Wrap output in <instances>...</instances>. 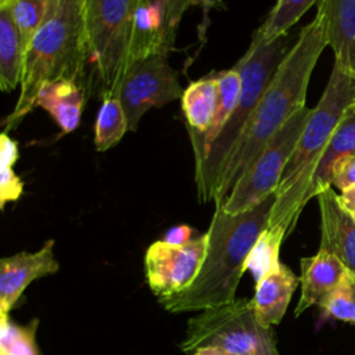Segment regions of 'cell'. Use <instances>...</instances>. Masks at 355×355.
Instances as JSON below:
<instances>
[{
    "label": "cell",
    "instance_id": "cell-1",
    "mask_svg": "<svg viewBox=\"0 0 355 355\" xmlns=\"http://www.w3.org/2000/svg\"><path fill=\"white\" fill-rule=\"evenodd\" d=\"M326 46L329 44L324 21L316 12L315 18L301 28L254 108L219 178L214 204L226 200L234 183L255 161L269 140L297 111L306 107L309 79Z\"/></svg>",
    "mask_w": 355,
    "mask_h": 355
},
{
    "label": "cell",
    "instance_id": "cell-2",
    "mask_svg": "<svg viewBox=\"0 0 355 355\" xmlns=\"http://www.w3.org/2000/svg\"><path fill=\"white\" fill-rule=\"evenodd\" d=\"M275 194L257 207L227 214L222 202L215 204L204 261L194 282L182 293L158 300L165 311L184 313L204 311L233 301L248 258L266 229Z\"/></svg>",
    "mask_w": 355,
    "mask_h": 355
},
{
    "label": "cell",
    "instance_id": "cell-3",
    "mask_svg": "<svg viewBox=\"0 0 355 355\" xmlns=\"http://www.w3.org/2000/svg\"><path fill=\"white\" fill-rule=\"evenodd\" d=\"M355 101V76L333 65L324 92L300 136L275 193L266 230L284 240L311 200L318 164L347 108Z\"/></svg>",
    "mask_w": 355,
    "mask_h": 355
},
{
    "label": "cell",
    "instance_id": "cell-4",
    "mask_svg": "<svg viewBox=\"0 0 355 355\" xmlns=\"http://www.w3.org/2000/svg\"><path fill=\"white\" fill-rule=\"evenodd\" d=\"M87 62L83 0H51L47 15L33 36L24 60L21 90L4 132L15 129L36 107L40 87L51 80H76Z\"/></svg>",
    "mask_w": 355,
    "mask_h": 355
},
{
    "label": "cell",
    "instance_id": "cell-5",
    "mask_svg": "<svg viewBox=\"0 0 355 355\" xmlns=\"http://www.w3.org/2000/svg\"><path fill=\"white\" fill-rule=\"evenodd\" d=\"M290 49V39L286 35L269 44H250L244 55L236 62L241 75V94L237 107L202 159L194 164L197 193L201 202L214 201L223 168L240 140L261 96Z\"/></svg>",
    "mask_w": 355,
    "mask_h": 355
},
{
    "label": "cell",
    "instance_id": "cell-6",
    "mask_svg": "<svg viewBox=\"0 0 355 355\" xmlns=\"http://www.w3.org/2000/svg\"><path fill=\"white\" fill-rule=\"evenodd\" d=\"M179 347L187 355L204 347L240 355H280L273 327L259 320L247 298H234L191 316Z\"/></svg>",
    "mask_w": 355,
    "mask_h": 355
},
{
    "label": "cell",
    "instance_id": "cell-7",
    "mask_svg": "<svg viewBox=\"0 0 355 355\" xmlns=\"http://www.w3.org/2000/svg\"><path fill=\"white\" fill-rule=\"evenodd\" d=\"M140 0H83L87 61L101 97L116 94L129 67L135 14Z\"/></svg>",
    "mask_w": 355,
    "mask_h": 355
},
{
    "label": "cell",
    "instance_id": "cell-8",
    "mask_svg": "<svg viewBox=\"0 0 355 355\" xmlns=\"http://www.w3.org/2000/svg\"><path fill=\"white\" fill-rule=\"evenodd\" d=\"M311 112L312 108H301L269 140L222 202L227 214L245 212L276 193Z\"/></svg>",
    "mask_w": 355,
    "mask_h": 355
},
{
    "label": "cell",
    "instance_id": "cell-9",
    "mask_svg": "<svg viewBox=\"0 0 355 355\" xmlns=\"http://www.w3.org/2000/svg\"><path fill=\"white\" fill-rule=\"evenodd\" d=\"M183 92L178 72L168 64L166 55L155 54L128 67L116 94L128 116L129 130H136L148 110L182 98Z\"/></svg>",
    "mask_w": 355,
    "mask_h": 355
},
{
    "label": "cell",
    "instance_id": "cell-10",
    "mask_svg": "<svg viewBox=\"0 0 355 355\" xmlns=\"http://www.w3.org/2000/svg\"><path fill=\"white\" fill-rule=\"evenodd\" d=\"M207 245V232L184 244L154 241L144 255L146 277L153 294L161 300L184 291L198 275Z\"/></svg>",
    "mask_w": 355,
    "mask_h": 355
},
{
    "label": "cell",
    "instance_id": "cell-11",
    "mask_svg": "<svg viewBox=\"0 0 355 355\" xmlns=\"http://www.w3.org/2000/svg\"><path fill=\"white\" fill-rule=\"evenodd\" d=\"M54 240H47L37 251H22L0 259V313H10L25 288L40 277L57 273Z\"/></svg>",
    "mask_w": 355,
    "mask_h": 355
},
{
    "label": "cell",
    "instance_id": "cell-12",
    "mask_svg": "<svg viewBox=\"0 0 355 355\" xmlns=\"http://www.w3.org/2000/svg\"><path fill=\"white\" fill-rule=\"evenodd\" d=\"M316 198L320 211L319 248L336 255L355 276V219L341 205L333 187L324 189Z\"/></svg>",
    "mask_w": 355,
    "mask_h": 355
},
{
    "label": "cell",
    "instance_id": "cell-13",
    "mask_svg": "<svg viewBox=\"0 0 355 355\" xmlns=\"http://www.w3.org/2000/svg\"><path fill=\"white\" fill-rule=\"evenodd\" d=\"M301 295L294 309V316H300L308 308L319 304L334 290L348 275L343 262L329 251L322 248L312 257L301 258Z\"/></svg>",
    "mask_w": 355,
    "mask_h": 355
},
{
    "label": "cell",
    "instance_id": "cell-14",
    "mask_svg": "<svg viewBox=\"0 0 355 355\" xmlns=\"http://www.w3.org/2000/svg\"><path fill=\"white\" fill-rule=\"evenodd\" d=\"M334 65L355 76V0H318Z\"/></svg>",
    "mask_w": 355,
    "mask_h": 355
},
{
    "label": "cell",
    "instance_id": "cell-15",
    "mask_svg": "<svg viewBox=\"0 0 355 355\" xmlns=\"http://www.w3.org/2000/svg\"><path fill=\"white\" fill-rule=\"evenodd\" d=\"M175 36L166 25L161 6L148 0H140L135 14L129 65L150 55H168L173 49Z\"/></svg>",
    "mask_w": 355,
    "mask_h": 355
},
{
    "label": "cell",
    "instance_id": "cell-16",
    "mask_svg": "<svg viewBox=\"0 0 355 355\" xmlns=\"http://www.w3.org/2000/svg\"><path fill=\"white\" fill-rule=\"evenodd\" d=\"M298 283L300 277L282 262L255 282L251 301L263 324L273 326L282 322Z\"/></svg>",
    "mask_w": 355,
    "mask_h": 355
},
{
    "label": "cell",
    "instance_id": "cell-17",
    "mask_svg": "<svg viewBox=\"0 0 355 355\" xmlns=\"http://www.w3.org/2000/svg\"><path fill=\"white\" fill-rule=\"evenodd\" d=\"M83 104L85 93L79 83L71 79L44 83L36 97V107L46 110L64 135L78 128Z\"/></svg>",
    "mask_w": 355,
    "mask_h": 355
},
{
    "label": "cell",
    "instance_id": "cell-18",
    "mask_svg": "<svg viewBox=\"0 0 355 355\" xmlns=\"http://www.w3.org/2000/svg\"><path fill=\"white\" fill-rule=\"evenodd\" d=\"M218 86H219V97L215 115L207 132L204 133H193L189 132V137L191 141L193 153H194V164L202 159L205 153L208 151L212 141L220 133L223 126L227 123L230 115L237 107L241 94V75L236 65L230 69L216 72Z\"/></svg>",
    "mask_w": 355,
    "mask_h": 355
},
{
    "label": "cell",
    "instance_id": "cell-19",
    "mask_svg": "<svg viewBox=\"0 0 355 355\" xmlns=\"http://www.w3.org/2000/svg\"><path fill=\"white\" fill-rule=\"evenodd\" d=\"M355 155V104L352 103L344 112L341 121L334 129L330 141L315 171L309 196L318 197L320 191L331 187L333 168L344 157Z\"/></svg>",
    "mask_w": 355,
    "mask_h": 355
},
{
    "label": "cell",
    "instance_id": "cell-20",
    "mask_svg": "<svg viewBox=\"0 0 355 355\" xmlns=\"http://www.w3.org/2000/svg\"><path fill=\"white\" fill-rule=\"evenodd\" d=\"M219 86L216 73H209L191 82L182 96V111L187 122V130L204 133L209 128L216 111Z\"/></svg>",
    "mask_w": 355,
    "mask_h": 355
},
{
    "label": "cell",
    "instance_id": "cell-21",
    "mask_svg": "<svg viewBox=\"0 0 355 355\" xmlns=\"http://www.w3.org/2000/svg\"><path fill=\"white\" fill-rule=\"evenodd\" d=\"M25 51L17 25L7 7H0V87L11 92L21 85Z\"/></svg>",
    "mask_w": 355,
    "mask_h": 355
},
{
    "label": "cell",
    "instance_id": "cell-22",
    "mask_svg": "<svg viewBox=\"0 0 355 355\" xmlns=\"http://www.w3.org/2000/svg\"><path fill=\"white\" fill-rule=\"evenodd\" d=\"M318 0H277L263 24L257 29L251 46H263L286 36L288 29Z\"/></svg>",
    "mask_w": 355,
    "mask_h": 355
},
{
    "label": "cell",
    "instance_id": "cell-23",
    "mask_svg": "<svg viewBox=\"0 0 355 355\" xmlns=\"http://www.w3.org/2000/svg\"><path fill=\"white\" fill-rule=\"evenodd\" d=\"M101 98L94 123V146L98 151H105L122 140L129 130V122L118 94H105Z\"/></svg>",
    "mask_w": 355,
    "mask_h": 355
},
{
    "label": "cell",
    "instance_id": "cell-24",
    "mask_svg": "<svg viewBox=\"0 0 355 355\" xmlns=\"http://www.w3.org/2000/svg\"><path fill=\"white\" fill-rule=\"evenodd\" d=\"M50 1L51 0H7L0 3V7L4 6L10 10L25 53L47 15Z\"/></svg>",
    "mask_w": 355,
    "mask_h": 355
},
{
    "label": "cell",
    "instance_id": "cell-25",
    "mask_svg": "<svg viewBox=\"0 0 355 355\" xmlns=\"http://www.w3.org/2000/svg\"><path fill=\"white\" fill-rule=\"evenodd\" d=\"M37 326V319L18 326L10 320V313H0V355H39Z\"/></svg>",
    "mask_w": 355,
    "mask_h": 355
},
{
    "label": "cell",
    "instance_id": "cell-26",
    "mask_svg": "<svg viewBox=\"0 0 355 355\" xmlns=\"http://www.w3.org/2000/svg\"><path fill=\"white\" fill-rule=\"evenodd\" d=\"M18 159V144L7 132L0 136V208L4 209L7 202L17 201L22 191L24 183L14 172V164Z\"/></svg>",
    "mask_w": 355,
    "mask_h": 355
},
{
    "label": "cell",
    "instance_id": "cell-27",
    "mask_svg": "<svg viewBox=\"0 0 355 355\" xmlns=\"http://www.w3.org/2000/svg\"><path fill=\"white\" fill-rule=\"evenodd\" d=\"M319 308L322 309V320L327 319H336L340 322L351 323L354 318V309H355V301H354V286L351 273L345 276V279L341 282V284L334 288L320 304Z\"/></svg>",
    "mask_w": 355,
    "mask_h": 355
},
{
    "label": "cell",
    "instance_id": "cell-28",
    "mask_svg": "<svg viewBox=\"0 0 355 355\" xmlns=\"http://www.w3.org/2000/svg\"><path fill=\"white\" fill-rule=\"evenodd\" d=\"M153 3H157L164 10L165 21L172 33L176 35V29L179 26V22L184 12L198 4H208L211 0H148Z\"/></svg>",
    "mask_w": 355,
    "mask_h": 355
},
{
    "label": "cell",
    "instance_id": "cell-29",
    "mask_svg": "<svg viewBox=\"0 0 355 355\" xmlns=\"http://www.w3.org/2000/svg\"><path fill=\"white\" fill-rule=\"evenodd\" d=\"M331 186L340 191H345L355 186V155L338 159L333 168Z\"/></svg>",
    "mask_w": 355,
    "mask_h": 355
},
{
    "label": "cell",
    "instance_id": "cell-30",
    "mask_svg": "<svg viewBox=\"0 0 355 355\" xmlns=\"http://www.w3.org/2000/svg\"><path fill=\"white\" fill-rule=\"evenodd\" d=\"M191 234H193V229L190 226L179 225V226L169 229L162 240H165L171 244H184L194 239V237H191Z\"/></svg>",
    "mask_w": 355,
    "mask_h": 355
},
{
    "label": "cell",
    "instance_id": "cell-31",
    "mask_svg": "<svg viewBox=\"0 0 355 355\" xmlns=\"http://www.w3.org/2000/svg\"><path fill=\"white\" fill-rule=\"evenodd\" d=\"M338 200L351 215L355 214V186L345 191H341V194H338Z\"/></svg>",
    "mask_w": 355,
    "mask_h": 355
},
{
    "label": "cell",
    "instance_id": "cell-32",
    "mask_svg": "<svg viewBox=\"0 0 355 355\" xmlns=\"http://www.w3.org/2000/svg\"><path fill=\"white\" fill-rule=\"evenodd\" d=\"M191 355H240V354H234L219 347H204V348H198Z\"/></svg>",
    "mask_w": 355,
    "mask_h": 355
},
{
    "label": "cell",
    "instance_id": "cell-33",
    "mask_svg": "<svg viewBox=\"0 0 355 355\" xmlns=\"http://www.w3.org/2000/svg\"><path fill=\"white\" fill-rule=\"evenodd\" d=\"M351 279H352V286H354V301H355V276L351 275ZM352 324H355V309H354V318H352Z\"/></svg>",
    "mask_w": 355,
    "mask_h": 355
},
{
    "label": "cell",
    "instance_id": "cell-34",
    "mask_svg": "<svg viewBox=\"0 0 355 355\" xmlns=\"http://www.w3.org/2000/svg\"><path fill=\"white\" fill-rule=\"evenodd\" d=\"M4 1H7V0H0V3H4Z\"/></svg>",
    "mask_w": 355,
    "mask_h": 355
},
{
    "label": "cell",
    "instance_id": "cell-35",
    "mask_svg": "<svg viewBox=\"0 0 355 355\" xmlns=\"http://www.w3.org/2000/svg\"><path fill=\"white\" fill-rule=\"evenodd\" d=\"M352 216H354V219H355V214H354V215H352Z\"/></svg>",
    "mask_w": 355,
    "mask_h": 355
},
{
    "label": "cell",
    "instance_id": "cell-36",
    "mask_svg": "<svg viewBox=\"0 0 355 355\" xmlns=\"http://www.w3.org/2000/svg\"><path fill=\"white\" fill-rule=\"evenodd\" d=\"M354 104H355V101H354Z\"/></svg>",
    "mask_w": 355,
    "mask_h": 355
}]
</instances>
